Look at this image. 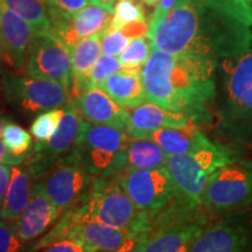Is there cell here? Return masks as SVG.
<instances>
[{
  "label": "cell",
  "instance_id": "cell-18",
  "mask_svg": "<svg viewBox=\"0 0 252 252\" xmlns=\"http://www.w3.org/2000/svg\"><path fill=\"white\" fill-rule=\"evenodd\" d=\"M1 33L5 49L4 61L15 70H24L35 31L20 15L9 9L4 1H1Z\"/></svg>",
  "mask_w": 252,
  "mask_h": 252
},
{
  "label": "cell",
  "instance_id": "cell-12",
  "mask_svg": "<svg viewBox=\"0 0 252 252\" xmlns=\"http://www.w3.org/2000/svg\"><path fill=\"white\" fill-rule=\"evenodd\" d=\"M94 179V176L69 154L59 160L36 182L50 202L63 213L89 193Z\"/></svg>",
  "mask_w": 252,
  "mask_h": 252
},
{
  "label": "cell",
  "instance_id": "cell-23",
  "mask_svg": "<svg viewBox=\"0 0 252 252\" xmlns=\"http://www.w3.org/2000/svg\"><path fill=\"white\" fill-rule=\"evenodd\" d=\"M167 160L168 154L154 141L128 138L119 154L117 172L123 169L165 168Z\"/></svg>",
  "mask_w": 252,
  "mask_h": 252
},
{
  "label": "cell",
  "instance_id": "cell-5",
  "mask_svg": "<svg viewBox=\"0 0 252 252\" xmlns=\"http://www.w3.org/2000/svg\"><path fill=\"white\" fill-rule=\"evenodd\" d=\"M248 152L249 150L234 145L212 141L207 146L191 152L168 156L166 168L179 196L191 203L201 204L213 173Z\"/></svg>",
  "mask_w": 252,
  "mask_h": 252
},
{
  "label": "cell",
  "instance_id": "cell-1",
  "mask_svg": "<svg viewBox=\"0 0 252 252\" xmlns=\"http://www.w3.org/2000/svg\"><path fill=\"white\" fill-rule=\"evenodd\" d=\"M152 49L214 61L252 47V6L248 0H178L161 20L150 23Z\"/></svg>",
  "mask_w": 252,
  "mask_h": 252
},
{
  "label": "cell",
  "instance_id": "cell-28",
  "mask_svg": "<svg viewBox=\"0 0 252 252\" xmlns=\"http://www.w3.org/2000/svg\"><path fill=\"white\" fill-rule=\"evenodd\" d=\"M152 53V46L146 35L138 36L130 42L124 52L119 55L123 68L141 69Z\"/></svg>",
  "mask_w": 252,
  "mask_h": 252
},
{
  "label": "cell",
  "instance_id": "cell-38",
  "mask_svg": "<svg viewBox=\"0 0 252 252\" xmlns=\"http://www.w3.org/2000/svg\"><path fill=\"white\" fill-rule=\"evenodd\" d=\"M146 242H147V237L141 238L134 247H132L131 249L125 251H121V252H145V248H146Z\"/></svg>",
  "mask_w": 252,
  "mask_h": 252
},
{
  "label": "cell",
  "instance_id": "cell-32",
  "mask_svg": "<svg viewBox=\"0 0 252 252\" xmlns=\"http://www.w3.org/2000/svg\"><path fill=\"white\" fill-rule=\"evenodd\" d=\"M133 39L128 37L123 31L117 28L108 27V30L103 32L102 36V52L103 54L110 56H119L124 52V49L130 45Z\"/></svg>",
  "mask_w": 252,
  "mask_h": 252
},
{
  "label": "cell",
  "instance_id": "cell-24",
  "mask_svg": "<svg viewBox=\"0 0 252 252\" xmlns=\"http://www.w3.org/2000/svg\"><path fill=\"white\" fill-rule=\"evenodd\" d=\"M33 179V174L25 165L12 167L11 180L0 219L7 222H14L19 219L31 201L34 187Z\"/></svg>",
  "mask_w": 252,
  "mask_h": 252
},
{
  "label": "cell",
  "instance_id": "cell-31",
  "mask_svg": "<svg viewBox=\"0 0 252 252\" xmlns=\"http://www.w3.org/2000/svg\"><path fill=\"white\" fill-rule=\"evenodd\" d=\"M123 69V64L121 60L116 58V56L110 55H100L99 59L97 60L96 64L91 71L90 81L94 88H98V86L103 81L111 76Z\"/></svg>",
  "mask_w": 252,
  "mask_h": 252
},
{
  "label": "cell",
  "instance_id": "cell-8",
  "mask_svg": "<svg viewBox=\"0 0 252 252\" xmlns=\"http://www.w3.org/2000/svg\"><path fill=\"white\" fill-rule=\"evenodd\" d=\"M125 131L83 121L70 156L94 178H110L118 169V159L126 141Z\"/></svg>",
  "mask_w": 252,
  "mask_h": 252
},
{
  "label": "cell",
  "instance_id": "cell-4",
  "mask_svg": "<svg viewBox=\"0 0 252 252\" xmlns=\"http://www.w3.org/2000/svg\"><path fill=\"white\" fill-rule=\"evenodd\" d=\"M210 220L202 204L178 195L151 219L145 252H189Z\"/></svg>",
  "mask_w": 252,
  "mask_h": 252
},
{
  "label": "cell",
  "instance_id": "cell-7",
  "mask_svg": "<svg viewBox=\"0 0 252 252\" xmlns=\"http://www.w3.org/2000/svg\"><path fill=\"white\" fill-rule=\"evenodd\" d=\"M202 207L215 219L252 204V157L238 158L220 167L210 176Z\"/></svg>",
  "mask_w": 252,
  "mask_h": 252
},
{
  "label": "cell",
  "instance_id": "cell-15",
  "mask_svg": "<svg viewBox=\"0 0 252 252\" xmlns=\"http://www.w3.org/2000/svg\"><path fill=\"white\" fill-rule=\"evenodd\" d=\"M50 33L72 50L82 40L108 30L113 12L97 5H88L75 13L49 8Z\"/></svg>",
  "mask_w": 252,
  "mask_h": 252
},
{
  "label": "cell",
  "instance_id": "cell-30",
  "mask_svg": "<svg viewBox=\"0 0 252 252\" xmlns=\"http://www.w3.org/2000/svg\"><path fill=\"white\" fill-rule=\"evenodd\" d=\"M30 248L11 222L0 220V252H30Z\"/></svg>",
  "mask_w": 252,
  "mask_h": 252
},
{
  "label": "cell",
  "instance_id": "cell-13",
  "mask_svg": "<svg viewBox=\"0 0 252 252\" xmlns=\"http://www.w3.org/2000/svg\"><path fill=\"white\" fill-rule=\"evenodd\" d=\"M27 75L59 82L70 91L71 50L50 32L34 34L28 52Z\"/></svg>",
  "mask_w": 252,
  "mask_h": 252
},
{
  "label": "cell",
  "instance_id": "cell-25",
  "mask_svg": "<svg viewBox=\"0 0 252 252\" xmlns=\"http://www.w3.org/2000/svg\"><path fill=\"white\" fill-rule=\"evenodd\" d=\"M1 138L7 151L5 165L24 162L33 149L32 134L15 123H6Z\"/></svg>",
  "mask_w": 252,
  "mask_h": 252
},
{
  "label": "cell",
  "instance_id": "cell-17",
  "mask_svg": "<svg viewBox=\"0 0 252 252\" xmlns=\"http://www.w3.org/2000/svg\"><path fill=\"white\" fill-rule=\"evenodd\" d=\"M70 104L86 122L112 126L125 132L127 130L128 111L118 105L99 88H93L80 96L72 97Z\"/></svg>",
  "mask_w": 252,
  "mask_h": 252
},
{
  "label": "cell",
  "instance_id": "cell-43",
  "mask_svg": "<svg viewBox=\"0 0 252 252\" xmlns=\"http://www.w3.org/2000/svg\"><path fill=\"white\" fill-rule=\"evenodd\" d=\"M2 61H4V60H2L1 56H0V75L2 74Z\"/></svg>",
  "mask_w": 252,
  "mask_h": 252
},
{
  "label": "cell",
  "instance_id": "cell-26",
  "mask_svg": "<svg viewBox=\"0 0 252 252\" xmlns=\"http://www.w3.org/2000/svg\"><path fill=\"white\" fill-rule=\"evenodd\" d=\"M9 9L20 15L35 33L50 31V17L46 0H2Z\"/></svg>",
  "mask_w": 252,
  "mask_h": 252
},
{
  "label": "cell",
  "instance_id": "cell-34",
  "mask_svg": "<svg viewBox=\"0 0 252 252\" xmlns=\"http://www.w3.org/2000/svg\"><path fill=\"white\" fill-rule=\"evenodd\" d=\"M42 252H90L83 245L78 244L77 242L71 241V239L63 238L60 241L54 242L53 244L46 247Z\"/></svg>",
  "mask_w": 252,
  "mask_h": 252
},
{
  "label": "cell",
  "instance_id": "cell-33",
  "mask_svg": "<svg viewBox=\"0 0 252 252\" xmlns=\"http://www.w3.org/2000/svg\"><path fill=\"white\" fill-rule=\"evenodd\" d=\"M49 8L58 9L64 13H75L89 5V0H46Z\"/></svg>",
  "mask_w": 252,
  "mask_h": 252
},
{
  "label": "cell",
  "instance_id": "cell-14",
  "mask_svg": "<svg viewBox=\"0 0 252 252\" xmlns=\"http://www.w3.org/2000/svg\"><path fill=\"white\" fill-rule=\"evenodd\" d=\"M63 109L64 113L55 133L43 143L36 141L31 154L24 161L34 179H39L59 160L69 156L76 143L84 119L70 103L65 104Z\"/></svg>",
  "mask_w": 252,
  "mask_h": 252
},
{
  "label": "cell",
  "instance_id": "cell-36",
  "mask_svg": "<svg viewBox=\"0 0 252 252\" xmlns=\"http://www.w3.org/2000/svg\"><path fill=\"white\" fill-rule=\"evenodd\" d=\"M176 1L178 0H159L156 11H154L152 15V19H151V23H157V21L165 18L172 11L173 7H174Z\"/></svg>",
  "mask_w": 252,
  "mask_h": 252
},
{
  "label": "cell",
  "instance_id": "cell-21",
  "mask_svg": "<svg viewBox=\"0 0 252 252\" xmlns=\"http://www.w3.org/2000/svg\"><path fill=\"white\" fill-rule=\"evenodd\" d=\"M98 88L123 108H137L146 100L141 69L123 68L103 81Z\"/></svg>",
  "mask_w": 252,
  "mask_h": 252
},
{
  "label": "cell",
  "instance_id": "cell-9",
  "mask_svg": "<svg viewBox=\"0 0 252 252\" xmlns=\"http://www.w3.org/2000/svg\"><path fill=\"white\" fill-rule=\"evenodd\" d=\"M189 252H252V204L213 219Z\"/></svg>",
  "mask_w": 252,
  "mask_h": 252
},
{
  "label": "cell",
  "instance_id": "cell-42",
  "mask_svg": "<svg viewBox=\"0 0 252 252\" xmlns=\"http://www.w3.org/2000/svg\"><path fill=\"white\" fill-rule=\"evenodd\" d=\"M140 1L147 6H157L159 0H140Z\"/></svg>",
  "mask_w": 252,
  "mask_h": 252
},
{
  "label": "cell",
  "instance_id": "cell-29",
  "mask_svg": "<svg viewBox=\"0 0 252 252\" xmlns=\"http://www.w3.org/2000/svg\"><path fill=\"white\" fill-rule=\"evenodd\" d=\"M63 113H64V109H53L41 112L40 115L36 116L31 126V134L39 143L50 139V137L59 128Z\"/></svg>",
  "mask_w": 252,
  "mask_h": 252
},
{
  "label": "cell",
  "instance_id": "cell-11",
  "mask_svg": "<svg viewBox=\"0 0 252 252\" xmlns=\"http://www.w3.org/2000/svg\"><path fill=\"white\" fill-rule=\"evenodd\" d=\"M2 87L9 102L23 111L31 113L64 106L70 93L59 82L30 75H7L2 78Z\"/></svg>",
  "mask_w": 252,
  "mask_h": 252
},
{
  "label": "cell",
  "instance_id": "cell-19",
  "mask_svg": "<svg viewBox=\"0 0 252 252\" xmlns=\"http://www.w3.org/2000/svg\"><path fill=\"white\" fill-rule=\"evenodd\" d=\"M128 126L126 134L130 139H137L140 134L163 127L185 128L195 124L181 113L167 111L153 103H144L128 111Z\"/></svg>",
  "mask_w": 252,
  "mask_h": 252
},
{
  "label": "cell",
  "instance_id": "cell-3",
  "mask_svg": "<svg viewBox=\"0 0 252 252\" xmlns=\"http://www.w3.org/2000/svg\"><path fill=\"white\" fill-rule=\"evenodd\" d=\"M213 133L220 143L252 150V47L219 62Z\"/></svg>",
  "mask_w": 252,
  "mask_h": 252
},
{
  "label": "cell",
  "instance_id": "cell-40",
  "mask_svg": "<svg viewBox=\"0 0 252 252\" xmlns=\"http://www.w3.org/2000/svg\"><path fill=\"white\" fill-rule=\"evenodd\" d=\"M6 156H7V151L2 140H0V163H5Z\"/></svg>",
  "mask_w": 252,
  "mask_h": 252
},
{
  "label": "cell",
  "instance_id": "cell-39",
  "mask_svg": "<svg viewBox=\"0 0 252 252\" xmlns=\"http://www.w3.org/2000/svg\"><path fill=\"white\" fill-rule=\"evenodd\" d=\"M1 1L0 0V56L1 59H5V49H4V42H2V33H1Z\"/></svg>",
  "mask_w": 252,
  "mask_h": 252
},
{
  "label": "cell",
  "instance_id": "cell-6",
  "mask_svg": "<svg viewBox=\"0 0 252 252\" xmlns=\"http://www.w3.org/2000/svg\"><path fill=\"white\" fill-rule=\"evenodd\" d=\"M80 209L90 219L130 230L138 236L149 234L153 216L135 206L113 176L94 178L89 193L82 198Z\"/></svg>",
  "mask_w": 252,
  "mask_h": 252
},
{
  "label": "cell",
  "instance_id": "cell-16",
  "mask_svg": "<svg viewBox=\"0 0 252 252\" xmlns=\"http://www.w3.org/2000/svg\"><path fill=\"white\" fill-rule=\"evenodd\" d=\"M61 215V210L50 202L39 182H34L31 201L27 208L17 220L11 223L20 238L30 244L52 229Z\"/></svg>",
  "mask_w": 252,
  "mask_h": 252
},
{
  "label": "cell",
  "instance_id": "cell-22",
  "mask_svg": "<svg viewBox=\"0 0 252 252\" xmlns=\"http://www.w3.org/2000/svg\"><path fill=\"white\" fill-rule=\"evenodd\" d=\"M102 36L103 33H98L87 37L71 50L72 97L80 96L94 88L90 75L102 52Z\"/></svg>",
  "mask_w": 252,
  "mask_h": 252
},
{
  "label": "cell",
  "instance_id": "cell-44",
  "mask_svg": "<svg viewBox=\"0 0 252 252\" xmlns=\"http://www.w3.org/2000/svg\"><path fill=\"white\" fill-rule=\"evenodd\" d=\"M248 1H249V2H250V4H252V0H248Z\"/></svg>",
  "mask_w": 252,
  "mask_h": 252
},
{
  "label": "cell",
  "instance_id": "cell-35",
  "mask_svg": "<svg viewBox=\"0 0 252 252\" xmlns=\"http://www.w3.org/2000/svg\"><path fill=\"white\" fill-rule=\"evenodd\" d=\"M12 167L9 165H0V213L5 203V197L7 194V189L11 180Z\"/></svg>",
  "mask_w": 252,
  "mask_h": 252
},
{
  "label": "cell",
  "instance_id": "cell-41",
  "mask_svg": "<svg viewBox=\"0 0 252 252\" xmlns=\"http://www.w3.org/2000/svg\"><path fill=\"white\" fill-rule=\"evenodd\" d=\"M6 123H7V119H6L4 116L0 113V138L2 137V132H4V127H5Z\"/></svg>",
  "mask_w": 252,
  "mask_h": 252
},
{
  "label": "cell",
  "instance_id": "cell-20",
  "mask_svg": "<svg viewBox=\"0 0 252 252\" xmlns=\"http://www.w3.org/2000/svg\"><path fill=\"white\" fill-rule=\"evenodd\" d=\"M137 139L152 140L159 145L168 156H180L198 150L212 143L200 126L190 124L185 128L163 127L140 134Z\"/></svg>",
  "mask_w": 252,
  "mask_h": 252
},
{
  "label": "cell",
  "instance_id": "cell-27",
  "mask_svg": "<svg viewBox=\"0 0 252 252\" xmlns=\"http://www.w3.org/2000/svg\"><path fill=\"white\" fill-rule=\"evenodd\" d=\"M135 23H147L143 5L138 0H118L113 7V19L110 27L121 30Z\"/></svg>",
  "mask_w": 252,
  "mask_h": 252
},
{
  "label": "cell",
  "instance_id": "cell-2",
  "mask_svg": "<svg viewBox=\"0 0 252 252\" xmlns=\"http://www.w3.org/2000/svg\"><path fill=\"white\" fill-rule=\"evenodd\" d=\"M217 67L219 62L207 58L152 49L141 68L146 100L198 126L213 124Z\"/></svg>",
  "mask_w": 252,
  "mask_h": 252
},
{
  "label": "cell",
  "instance_id": "cell-10",
  "mask_svg": "<svg viewBox=\"0 0 252 252\" xmlns=\"http://www.w3.org/2000/svg\"><path fill=\"white\" fill-rule=\"evenodd\" d=\"M135 206L143 212L154 214L178 196L167 168L123 169L113 175Z\"/></svg>",
  "mask_w": 252,
  "mask_h": 252
},
{
  "label": "cell",
  "instance_id": "cell-37",
  "mask_svg": "<svg viewBox=\"0 0 252 252\" xmlns=\"http://www.w3.org/2000/svg\"><path fill=\"white\" fill-rule=\"evenodd\" d=\"M89 1H90V4L102 6V7L113 12V7H115L116 0H89Z\"/></svg>",
  "mask_w": 252,
  "mask_h": 252
}]
</instances>
